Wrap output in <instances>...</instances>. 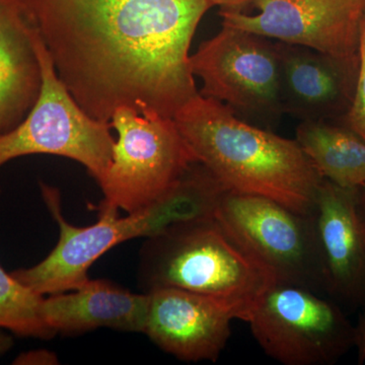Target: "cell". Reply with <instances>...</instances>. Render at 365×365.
<instances>
[{
	"mask_svg": "<svg viewBox=\"0 0 365 365\" xmlns=\"http://www.w3.org/2000/svg\"><path fill=\"white\" fill-rule=\"evenodd\" d=\"M61 83L93 119L173 118L198 95L190 46L209 0H24Z\"/></svg>",
	"mask_w": 365,
	"mask_h": 365,
	"instance_id": "1",
	"label": "cell"
},
{
	"mask_svg": "<svg viewBox=\"0 0 365 365\" xmlns=\"http://www.w3.org/2000/svg\"><path fill=\"white\" fill-rule=\"evenodd\" d=\"M174 120L197 162L228 191L267 197L312 215L324 178L297 140L247 123L200 93Z\"/></svg>",
	"mask_w": 365,
	"mask_h": 365,
	"instance_id": "2",
	"label": "cell"
},
{
	"mask_svg": "<svg viewBox=\"0 0 365 365\" xmlns=\"http://www.w3.org/2000/svg\"><path fill=\"white\" fill-rule=\"evenodd\" d=\"M46 205L59 225L60 237L51 253L31 268L11 272L36 294L72 292L88 280V269L98 258L119 244L136 237L157 235L170 225L211 217L225 191L200 163H194L169 193L155 205L119 217L118 211L98 210L97 222L78 227L62 215L59 192L41 182Z\"/></svg>",
	"mask_w": 365,
	"mask_h": 365,
	"instance_id": "3",
	"label": "cell"
},
{
	"mask_svg": "<svg viewBox=\"0 0 365 365\" xmlns=\"http://www.w3.org/2000/svg\"><path fill=\"white\" fill-rule=\"evenodd\" d=\"M144 292L178 288L227 300L246 314L276 282L273 274L213 216L170 225L146 237L139 253Z\"/></svg>",
	"mask_w": 365,
	"mask_h": 365,
	"instance_id": "4",
	"label": "cell"
},
{
	"mask_svg": "<svg viewBox=\"0 0 365 365\" xmlns=\"http://www.w3.org/2000/svg\"><path fill=\"white\" fill-rule=\"evenodd\" d=\"M110 122L118 138L111 163L98 181L104 194L98 210L130 215L150 208L197 162L173 118L120 108Z\"/></svg>",
	"mask_w": 365,
	"mask_h": 365,
	"instance_id": "5",
	"label": "cell"
},
{
	"mask_svg": "<svg viewBox=\"0 0 365 365\" xmlns=\"http://www.w3.org/2000/svg\"><path fill=\"white\" fill-rule=\"evenodd\" d=\"M247 323L264 352L285 365L334 364L356 343V328L335 300L278 281L257 300Z\"/></svg>",
	"mask_w": 365,
	"mask_h": 365,
	"instance_id": "6",
	"label": "cell"
},
{
	"mask_svg": "<svg viewBox=\"0 0 365 365\" xmlns=\"http://www.w3.org/2000/svg\"><path fill=\"white\" fill-rule=\"evenodd\" d=\"M34 39L42 69V88L25 119L0 134V168L26 155H58L83 165L98 182L112 160L116 139L111 122L93 119L79 107L57 76L37 29Z\"/></svg>",
	"mask_w": 365,
	"mask_h": 365,
	"instance_id": "7",
	"label": "cell"
},
{
	"mask_svg": "<svg viewBox=\"0 0 365 365\" xmlns=\"http://www.w3.org/2000/svg\"><path fill=\"white\" fill-rule=\"evenodd\" d=\"M213 217L276 281L325 292L313 215L267 197L225 190Z\"/></svg>",
	"mask_w": 365,
	"mask_h": 365,
	"instance_id": "8",
	"label": "cell"
},
{
	"mask_svg": "<svg viewBox=\"0 0 365 365\" xmlns=\"http://www.w3.org/2000/svg\"><path fill=\"white\" fill-rule=\"evenodd\" d=\"M192 73L202 81L201 96L261 121L283 111L277 42L222 25V31L190 55Z\"/></svg>",
	"mask_w": 365,
	"mask_h": 365,
	"instance_id": "9",
	"label": "cell"
},
{
	"mask_svg": "<svg viewBox=\"0 0 365 365\" xmlns=\"http://www.w3.org/2000/svg\"><path fill=\"white\" fill-rule=\"evenodd\" d=\"M257 14L222 9V25L359 66L365 0H252Z\"/></svg>",
	"mask_w": 365,
	"mask_h": 365,
	"instance_id": "10",
	"label": "cell"
},
{
	"mask_svg": "<svg viewBox=\"0 0 365 365\" xmlns=\"http://www.w3.org/2000/svg\"><path fill=\"white\" fill-rule=\"evenodd\" d=\"M146 294L144 334L182 361L215 362L230 339L232 322H246L245 312L227 300L170 287Z\"/></svg>",
	"mask_w": 365,
	"mask_h": 365,
	"instance_id": "11",
	"label": "cell"
},
{
	"mask_svg": "<svg viewBox=\"0 0 365 365\" xmlns=\"http://www.w3.org/2000/svg\"><path fill=\"white\" fill-rule=\"evenodd\" d=\"M324 290L337 304L365 307V220L357 189L324 179L313 213Z\"/></svg>",
	"mask_w": 365,
	"mask_h": 365,
	"instance_id": "12",
	"label": "cell"
},
{
	"mask_svg": "<svg viewBox=\"0 0 365 365\" xmlns=\"http://www.w3.org/2000/svg\"><path fill=\"white\" fill-rule=\"evenodd\" d=\"M277 44L284 114L300 121H327L345 109L348 111L359 66L302 46Z\"/></svg>",
	"mask_w": 365,
	"mask_h": 365,
	"instance_id": "13",
	"label": "cell"
},
{
	"mask_svg": "<svg viewBox=\"0 0 365 365\" xmlns=\"http://www.w3.org/2000/svg\"><path fill=\"white\" fill-rule=\"evenodd\" d=\"M150 295L132 294L111 281L88 280L71 294L43 299V319L55 333L81 334L100 328L144 333Z\"/></svg>",
	"mask_w": 365,
	"mask_h": 365,
	"instance_id": "14",
	"label": "cell"
},
{
	"mask_svg": "<svg viewBox=\"0 0 365 365\" xmlns=\"http://www.w3.org/2000/svg\"><path fill=\"white\" fill-rule=\"evenodd\" d=\"M35 32L24 0H0V134L18 126L39 98Z\"/></svg>",
	"mask_w": 365,
	"mask_h": 365,
	"instance_id": "15",
	"label": "cell"
},
{
	"mask_svg": "<svg viewBox=\"0 0 365 365\" xmlns=\"http://www.w3.org/2000/svg\"><path fill=\"white\" fill-rule=\"evenodd\" d=\"M295 135L324 179L342 188L364 186L365 141L354 132L326 121H300Z\"/></svg>",
	"mask_w": 365,
	"mask_h": 365,
	"instance_id": "16",
	"label": "cell"
},
{
	"mask_svg": "<svg viewBox=\"0 0 365 365\" xmlns=\"http://www.w3.org/2000/svg\"><path fill=\"white\" fill-rule=\"evenodd\" d=\"M43 299L0 266V329L41 339L56 335L43 319Z\"/></svg>",
	"mask_w": 365,
	"mask_h": 365,
	"instance_id": "17",
	"label": "cell"
},
{
	"mask_svg": "<svg viewBox=\"0 0 365 365\" xmlns=\"http://www.w3.org/2000/svg\"><path fill=\"white\" fill-rule=\"evenodd\" d=\"M345 126L365 141V18L360 36L359 71L351 104L346 113Z\"/></svg>",
	"mask_w": 365,
	"mask_h": 365,
	"instance_id": "18",
	"label": "cell"
},
{
	"mask_svg": "<svg viewBox=\"0 0 365 365\" xmlns=\"http://www.w3.org/2000/svg\"><path fill=\"white\" fill-rule=\"evenodd\" d=\"M14 364H55L57 357L54 353L46 350H36L23 353L14 362Z\"/></svg>",
	"mask_w": 365,
	"mask_h": 365,
	"instance_id": "19",
	"label": "cell"
},
{
	"mask_svg": "<svg viewBox=\"0 0 365 365\" xmlns=\"http://www.w3.org/2000/svg\"><path fill=\"white\" fill-rule=\"evenodd\" d=\"M356 328V343L355 348L357 349V355H359V364H364L365 360V313L362 314L359 325L355 326Z\"/></svg>",
	"mask_w": 365,
	"mask_h": 365,
	"instance_id": "20",
	"label": "cell"
},
{
	"mask_svg": "<svg viewBox=\"0 0 365 365\" xmlns=\"http://www.w3.org/2000/svg\"><path fill=\"white\" fill-rule=\"evenodd\" d=\"M252 0H209L211 6H222V9H239Z\"/></svg>",
	"mask_w": 365,
	"mask_h": 365,
	"instance_id": "21",
	"label": "cell"
},
{
	"mask_svg": "<svg viewBox=\"0 0 365 365\" xmlns=\"http://www.w3.org/2000/svg\"><path fill=\"white\" fill-rule=\"evenodd\" d=\"M13 338L0 329V357L6 354V353L13 347Z\"/></svg>",
	"mask_w": 365,
	"mask_h": 365,
	"instance_id": "22",
	"label": "cell"
},
{
	"mask_svg": "<svg viewBox=\"0 0 365 365\" xmlns=\"http://www.w3.org/2000/svg\"><path fill=\"white\" fill-rule=\"evenodd\" d=\"M357 204H359L360 213L365 220V185L357 189Z\"/></svg>",
	"mask_w": 365,
	"mask_h": 365,
	"instance_id": "23",
	"label": "cell"
}]
</instances>
